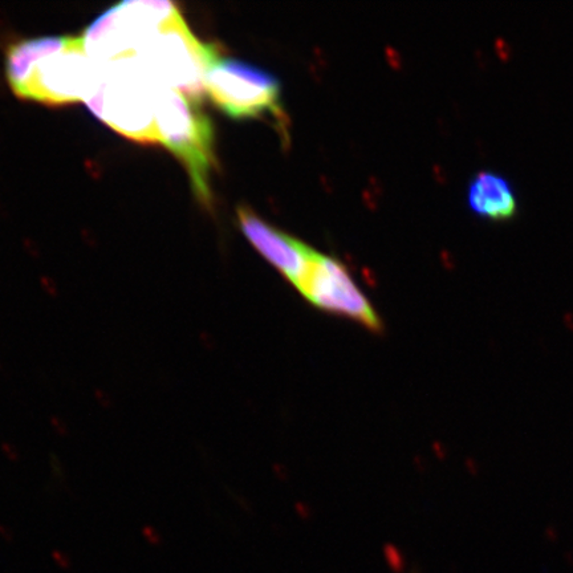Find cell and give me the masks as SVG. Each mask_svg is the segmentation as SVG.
<instances>
[{
	"instance_id": "obj_7",
	"label": "cell",
	"mask_w": 573,
	"mask_h": 573,
	"mask_svg": "<svg viewBox=\"0 0 573 573\" xmlns=\"http://www.w3.org/2000/svg\"><path fill=\"white\" fill-rule=\"evenodd\" d=\"M312 305L348 317L368 329H381V319L361 292L349 271L337 259L316 252L308 274L297 288Z\"/></svg>"
},
{
	"instance_id": "obj_3",
	"label": "cell",
	"mask_w": 573,
	"mask_h": 573,
	"mask_svg": "<svg viewBox=\"0 0 573 573\" xmlns=\"http://www.w3.org/2000/svg\"><path fill=\"white\" fill-rule=\"evenodd\" d=\"M181 18L178 6L171 2H122L85 29L84 48L98 67L134 57L160 31Z\"/></svg>"
},
{
	"instance_id": "obj_12",
	"label": "cell",
	"mask_w": 573,
	"mask_h": 573,
	"mask_svg": "<svg viewBox=\"0 0 573 573\" xmlns=\"http://www.w3.org/2000/svg\"><path fill=\"white\" fill-rule=\"evenodd\" d=\"M564 325L569 332H573V314L564 315Z\"/></svg>"
},
{
	"instance_id": "obj_1",
	"label": "cell",
	"mask_w": 573,
	"mask_h": 573,
	"mask_svg": "<svg viewBox=\"0 0 573 573\" xmlns=\"http://www.w3.org/2000/svg\"><path fill=\"white\" fill-rule=\"evenodd\" d=\"M160 88L135 57H128L101 65L85 101L98 120L121 135L139 143H155Z\"/></svg>"
},
{
	"instance_id": "obj_10",
	"label": "cell",
	"mask_w": 573,
	"mask_h": 573,
	"mask_svg": "<svg viewBox=\"0 0 573 573\" xmlns=\"http://www.w3.org/2000/svg\"><path fill=\"white\" fill-rule=\"evenodd\" d=\"M76 36H44L19 41L8 46L6 77L18 96L31 79L33 69L45 57L59 54L72 44Z\"/></svg>"
},
{
	"instance_id": "obj_6",
	"label": "cell",
	"mask_w": 573,
	"mask_h": 573,
	"mask_svg": "<svg viewBox=\"0 0 573 573\" xmlns=\"http://www.w3.org/2000/svg\"><path fill=\"white\" fill-rule=\"evenodd\" d=\"M98 73L100 67L85 52L82 37L76 36L71 45L36 65L18 97L52 107L85 101Z\"/></svg>"
},
{
	"instance_id": "obj_4",
	"label": "cell",
	"mask_w": 573,
	"mask_h": 573,
	"mask_svg": "<svg viewBox=\"0 0 573 573\" xmlns=\"http://www.w3.org/2000/svg\"><path fill=\"white\" fill-rule=\"evenodd\" d=\"M219 56L217 45L196 39L181 18L160 31L134 57L158 85L200 102L207 71Z\"/></svg>"
},
{
	"instance_id": "obj_2",
	"label": "cell",
	"mask_w": 573,
	"mask_h": 573,
	"mask_svg": "<svg viewBox=\"0 0 573 573\" xmlns=\"http://www.w3.org/2000/svg\"><path fill=\"white\" fill-rule=\"evenodd\" d=\"M200 102L175 89L161 86L155 109L158 142L181 161L190 175L194 194L210 206L211 170L215 168L214 128Z\"/></svg>"
},
{
	"instance_id": "obj_5",
	"label": "cell",
	"mask_w": 573,
	"mask_h": 573,
	"mask_svg": "<svg viewBox=\"0 0 573 573\" xmlns=\"http://www.w3.org/2000/svg\"><path fill=\"white\" fill-rule=\"evenodd\" d=\"M206 93L215 107L235 120L271 116L285 122L278 79L262 68L218 57L206 73Z\"/></svg>"
},
{
	"instance_id": "obj_8",
	"label": "cell",
	"mask_w": 573,
	"mask_h": 573,
	"mask_svg": "<svg viewBox=\"0 0 573 573\" xmlns=\"http://www.w3.org/2000/svg\"><path fill=\"white\" fill-rule=\"evenodd\" d=\"M236 213L239 226L249 243L299 288L308 274L316 251L268 225L247 206H239Z\"/></svg>"
},
{
	"instance_id": "obj_13",
	"label": "cell",
	"mask_w": 573,
	"mask_h": 573,
	"mask_svg": "<svg viewBox=\"0 0 573 573\" xmlns=\"http://www.w3.org/2000/svg\"><path fill=\"white\" fill-rule=\"evenodd\" d=\"M143 534H145L146 539L150 541V543H151V544H154V545L160 544V539H158L157 536L154 535V532L151 530H150V532H149V530H145V532H143Z\"/></svg>"
},
{
	"instance_id": "obj_14",
	"label": "cell",
	"mask_w": 573,
	"mask_h": 573,
	"mask_svg": "<svg viewBox=\"0 0 573 573\" xmlns=\"http://www.w3.org/2000/svg\"><path fill=\"white\" fill-rule=\"evenodd\" d=\"M413 573H416V572H413Z\"/></svg>"
},
{
	"instance_id": "obj_11",
	"label": "cell",
	"mask_w": 573,
	"mask_h": 573,
	"mask_svg": "<svg viewBox=\"0 0 573 573\" xmlns=\"http://www.w3.org/2000/svg\"><path fill=\"white\" fill-rule=\"evenodd\" d=\"M52 556H54L55 561H56V564L60 566L61 569H68V568L71 566V560L68 559V556L64 555V553L55 551Z\"/></svg>"
},
{
	"instance_id": "obj_9",
	"label": "cell",
	"mask_w": 573,
	"mask_h": 573,
	"mask_svg": "<svg viewBox=\"0 0 573 573\" xmlns=\"http://www.w3.org/2000/svg\"><path fill=\"white\" fill-rule=\"evenodd\" d=\"M467 203L478 217L491 222L512 219L519 210L515 190L508 181L494 171H479L467 189Z\"/></svg>"
}]
</instances>
